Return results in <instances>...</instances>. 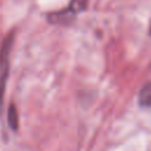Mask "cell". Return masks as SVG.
<instances>
[{
  "label": "cell",
  "instance_id": "obj_1",
  "mask_svg": "<svg viewBox=\"0 0 151 151\" xmlns=\"http://www.w3.org/2000/svg\"><path fill=\"white\" fill-rule=\"evenodd\" d=\"M13 44V34H9L7 39L4 41L0 51V106L2 103V94L5 90V83L8 74V55L11 51V46Z\"/></svg>",
  "mask_w": 151,
  "mask_h": 151
},
{
  "label": "cell",
  "instance_id": "obj_4",
  "mask_svg": "<svg viewBox=\"0 0 151 151\" xmlns=\"http://www.w3.org/2000/svg\"><path fill=\"white\" fill-rule=\"evenodd\" d=\"M8 124L13 130H15L17 126H18V113H17L13 105L8 110Z\"/></svg>",
  "mask_w": 151,
  "mask_h": 151
},
{
  "label": "cell",
  "instance_id": "obj_3",
  "mask_svg": "<svg viewBox=\"0 0 151 151\" xmlns=\"http://www.w3.org/2000/svg\"><path fill=\"white\" fill-rule=\"evenodd\" d=\"M86 4H87V0H71L70 6L67 7V9H64V11L57 13V14H55V18H57V17L65 15L66 13H68V15H67V20H70L71 17H74V15L78 14L79 12L84 11L85 7H86Z\"/></svg>",
  "mask_w": 151,
  "mask_h": 151
},
{
  "label": "cell",
  "instance_id": "obj_5",
  "mask_svg": "<svg viewBox=\"0 0 151 151\" xmlns=\"http://www.w3.org/2000/svg\"><path fill=\"white\" fill-rule=\"evenodd\" d=\"M149 33L151 34V22H150V29H149Z\"/></svg>",
  "mask_w": 151,
  "mask_h": 151
},
{
  "label": "cell",
  "instance_id": "obj_2",
  "mask_svg": "<svg viewBox=\"0 0 151 151\" xmlns=\"http://www.w3.org/2000/svg\"><path fill=\"white\" fill-rule=\"evenodd\" d=\"M138 105L145 110L151 111V80L145 83L138 92Z\"/></svg>",
  "mask_w": 151,
  "mask_h": 151
}]
</instances>
